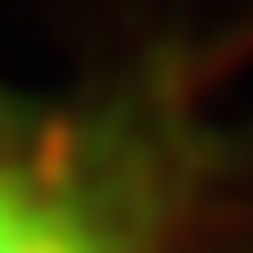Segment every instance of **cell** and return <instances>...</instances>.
<instances>
[{
    "instance_id": "1",
    "label": "cell",
    "mask_w": 253,
    "mask_h": 253,
    "mask_svg": "<svg viewBox=\"0 0 253 253\" xmlns=\"http://www.w3.org/2000/svg\"><path fill=\"white\" fill-rule=\"evenodd\" d=\"M0 253H140L93 180L0 140Z\"/></svg>"
}]
</instances>
